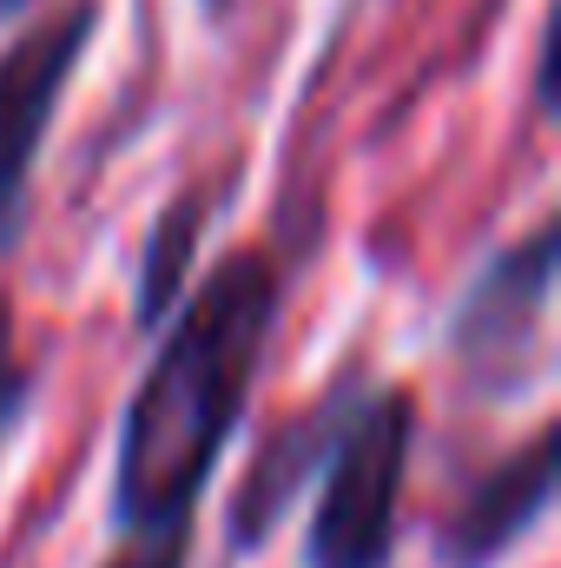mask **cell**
Returning <instances> with one entry per match:
<instances>
[{
    "label": "cell",
    "mask_w": 561,
    "mask_h": 568,
    "mask_svg": "<svg viewBox=\"0 0 561 568\" xmlns=\"http://www.w3.org/2000/svg\"><path fill=\"white\" fill-rule=\"evenodd\" d=\"M284 278L265 252H225L198 291L159 324V351L120 417L113 449V529L126 542L192 536V509L232 449L245 397L258 384Z\"/></svg>",
    "instance_id": "obj_1"
},
{
    "label": "cell",
    "mask_w": 561,
    "mask_h": 568,
    "mask_svg": "<svg viewBox=\"0 0 561 568\" xmlns=\"http://www.w3.org/2000/svg\"><path fill=\"white\" fill-rule=\"evenodd\" d=\"M417 443V397L404 384H364L324 469L317 509L304 529V568H390L397 556V496Z\"/></svg>",
    "instance_id": "obj_2"
},
{
    "label": "cell",
    "mask_w": 561,
    "mask_h": 568,
    "mask_svg": "<svg viewBox=\"0 0 561 568\" xmlns=\"http://www.w3.org/2000/svg\"><path fill=\"white\" fill-rule=\"evenodd\" d=\"M561 225L542 219L529 239L496 252L449 311V357L489 404L522 397L549 377V304H555Z\"/></svg>",
    "instance_id": "obj_3"
},
{
    "label": "cell",
    "mask_w": 561,
    "mask_h": 568,
    "mask_svg": "<svg viewBox=\"0 0 561 568\" xmlns=\"http://www.w3.org/2000/svg\"><path fill=\"white\" fill-rule=\"evenodd\" d=\"M93 27H100V7L73 0L67 13L40 20L33 33H20L0 53V252H13L20 232H27L33 165H40L47 126L60 113V93H67V80H73Z\"/></svg>",
    "instance_id": "obj_4"
},
{
    "label": "cell",
    "mask_w": 561,
    "mask_h": 568,
    "mask_svg": "<svg viewBox=\"0 0 561 568\" xmlns=\"http://www.w3.org/2000/svg\"><path fill=\"white\" fill-rule=\"evenodd\" d=\"M555 483H561L555 424H542L522 449H509L489 476H476L456 496V509L429 536V562L436 568H496L502 556H516L542 529V516L555 509Z\"/></svg>",
    "instance_id": "obj_5"
},
{
    "label": "cell",
    "mask_w": 561,
    "mask_h": 568,
    "mask_svg": "<svg viewBox=\"0 0 561 568\" xmlns=\"http://www.w3.org/2000/svg\"><path fill=\"white\" fill-rule=\"evenodd\" d=\"M357 397H364V377H357V371H337L317 404H304L290 424H278L258 449H252L245 483H238L232 516H225V523H232V556H258V549L278 536V523L290 516L297 489L317 483V469H324V456H330L344 417L357 410Z\"/></svg>",
    "instance_id": "obj_6"
},
{
    "label": "cell",
    "mask_w": 561,
    "mask_h": 568,
    "mask_svg": "<svg viewBox=\"0 0 561 568\" xmlns=\"http://www.w3.org/2000/svg\"><path fill=\"white\" fill-rule=\"evenodd\" d=\"M205 219H212L205 192H178V199L152 219V232H145V245H140V284H133V324H140V331H159V324L172 317V304L185 297V284H192V252H198V239H205Z\"/></svg>",
    "instance_id": "obj_7"
},
{
    "label": "cell",
    "mask_w": 561,
    "mask_h": 568,
    "mask_svg": "<svg viewBox=\"0 0 561 568\" xmlns=\"http://www.w3.org/2000/svg\"><path fill=\"white\" fill-rule=\"evenodd\" d=\"M27 397H33V371H27L20 351H13V317H7V297H0V449H7V436L20 424Z\"/></svg>",
    "instance_id": "obj_8"
},
{
    "label": "cell",
    "mask_w": 561,
    "mask_h": 568,
    "mask_svg": "<svg viewBox=\"0 0 561 568\" xmlns=\"http://www.w3.org/2000/svg\"><path fill=\"white\" fill-rule=\"evenodd\" d=\"M185 542L192 536H159V542H126L106 568H185Z\"/></svg>",
    "instance_id": "obj_9"
},
{
    "label": "cell",
    "mask_w": 561,
    "mask_h": 568,
    "mask_svg": "<svg viewBox=\"0 0 561 568\" xmlns=\"http://www.w3.org/2000/svg\"><path fill=\"white\" fill-rule=\"evenodd\" d=\"M20 7H33V0H0V20H7V13H20Z\"/></svg>",
    "instance_id": "obj_10"
}]
</instances>
